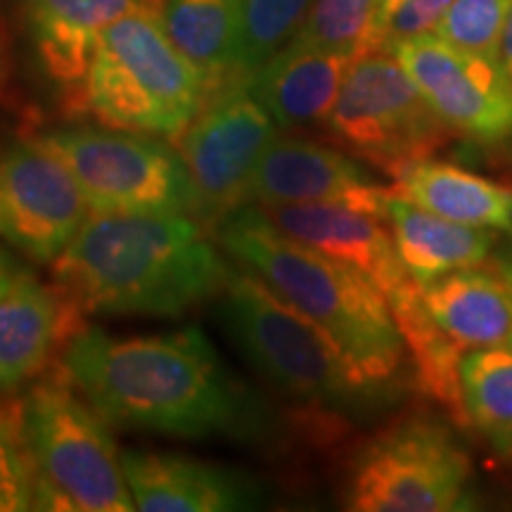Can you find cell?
Instances as JSON below:
<instances>
[{"instance_id": "cell-1", "label": "cell", "mask_w": 512, "mask_h": 512, "mask_svg": "<svg viewBox=\"0 0 512 512\" xmlns=\"http://www.w3.org/2000/svg\"><path fill=\"white\" fill-rule=\"evenodd\" d=\"M60 370L124 430L264 444L280 427L264 396L223 363L200 328L112 337L86 325L64 347Z\"/></svg>"}, {"instance_id": "cell-2", "label": "cell", "mask_w": 512, "mask_h": 512, "mask_svg": "<svg viewBox=\"0 0 512 512\" xmlns=\"http://www.w3.org/2000/svg\"><path fill=\"white\" fill-rule=\"evenodd\" d=\"M81 311L178 318L219 297L230 264L188 214H95L53 261Z\"/></svg>"}, {"instance_id": "cell-3", "label": "cell", "mask_w": 512, "mask_h": 512, "mask_svg": "<svg viewBox=\"0 0 512 512\" xmlns=\"http://www.w3.org/2000/svg\"><path fill=\"white\" fill-rule=\"evenodd\" d=\"M214 233L223 252L318 325L368 382L389 389L406 344L389 299L368 275L290 238L259 204L235 209Z\"/></svg>"}, {"instance_id": "cell-4", "label": "cell", "mask_w": 512, "mask_h": 512, "mask_svg": "<svg viewBox=\"0 0 512 512\" xmlns=\"http://www.w3.org/2000/svg\"><path fill=\"white\" fill-rule=\"evenodd\" d=\"M216 318L240 356L271 387L323 418L356 415L384 394L332 339L249 273L228 268Z\"/></svg>"}, {"instance_id": "cell-5", "label": "cell", "mask_w": 512, "mask_h": 512, "mask_svg": "<svg viewBox=\"0 0 512 512\" xmlns=\"http://www.w3.org/2000/svg\"><path fill=\"white\" fill-rule=\"evenodd\" d=\"M207 100V81L166 36L162 15L136 12L102 29L81 91V107L102 124L178 140Z\"/></svg>"}, {"instance_id": "cell-6", "label": "cell", "mask_w": 512, "mask_h": 512, "mask_svg": "<svg viewBox=\"0 0 512 512\" xmlns=\"http://www.w3.org/2000/svg\"><path fill=\"white\" fill-rule=\"evenodd\" d=\"M81 396L62 370L22 396L24 430L38 470L34 510H136L107 420Z\"/></svg>"}, {"instance_id": "cell-7", "label": "cell", "mask_w": 512, "mask_h": 512, "mask_svg": "<svg viewBox=\"0 0 512 512\" xmlns=\"http://www.w3.org/2000/svg\"><path fill=\"white\" fill-rule=\"evenodd\" d=\"M72 171L95 214H195L181 150L121 128L67 126L38 136Z\"/></svg>"}, {"instance_id": "cell-8", "label": "cell", "mask_w": 512, "mask_h": 512, "mask_svg": "<svg viewBox=\"0 0 512 512\" xmlns=\"http://www.w3.org/2000/svg\"><path fill=\"white\" fill-rule=\"evenodd\" d=\"M325 126L351 155L389 178L456 136L389 50H373L349 64Z\"/></svg>"}, {"instance_id": "cell-9", "label": "cell", "mask_w": 512, "mask_h": 512, "mask_svg": "<svg viewBox=\"0 0 512 512\" xmlns=\"http://www.w3.org/2000/svg\"><path fill=\"white\" fill-rule=\"evenodd\" d=\"M470 458L437 422L408 418L377 434L351 465L344 505L354 512L465 508Z\"/></svg>"}, {"instance_id": "cell-10", "label": "cell", "mask_w": 512, "mask_h": 512, "mask_svg": "<svg viewBox=\"0 0 512 512\" xmlns=\"http://www.w3.org/2000/svg\"><path fill=\"white\" fill-rule=\"evenodd\" d=\"M275 128L247 81L230 83L204 102L178 147L195 185V216L202 226L216 228L245 207L249 181L275 138Z\"/></svg>"}, {"instance_id": "cell-11", "label": "cell", "mask_w": 512, "mask_h": 512, "mask_svg": "<svg viewBox=\"0 0 512 512\" xmlns=\"http://www.w3.org/2000/svg\"><path fill=\"white\" fill-rule=\"evenodd\" d=\"M389 53L456 136L486 150L512 145V76L498 57L453 48L434 34L396 43Z\"/></svg>"}, {"instance_id": "cell-12", "label": "cell", "mask_w": 512, "mask_h": 512, "mask_svg": "<svg viewBox=\"0 0 512 512\" xmlns=\"http://www.w3.org/2000/svg\"><path fill=\"white\" fill-rule=\"evenodd\" d=\"M88 219L72 171L38 138L0 145V240L50 266Z\"/></svg>"}, {"instance_id": "cell-13", "label": "cell", "mask_w": 512, "mask_h": 512, "mask_svg": "<svg viewBox=\"0 0 512 512\" xmlns=\"http://www.w3.org/2000/svg\"><path fill=\"white\" fill-rule=\"evenodd\" d=\"M394 195L347 152L306 138L275 136L249 181V200L259 207L342 204L382 221Z\"/></svg>"}, {"instance_id": "cell-14", "label": "cell", "mask_w": 512, "mask_h": 512, "mask_svg": "<svg viewBox=\"0 0 512 512\" xmlns=\"http://www.w3.org/2000/svg\"><path fill=\"white\" fill-rule=\"evenodd\" d=\"M121 460L136 510L238 512L264 505V486L238 467L159 451H124Z\"/></svg>"}, {"instance_id": "cell-15", "label": "cell", "mask_w": 512, "mask_h": 512, "mask_svg": "<svg viewBox=\"0 0 512 512\" xmlns=\"http://www.w3.org/2000/svg\"><path fill=\"white\" fill-rule=\"evenodd\" d=\"M83 328L79 306L27 268L0 297V396L36 380Z\"/></svg>"}, {"instance_id": "cell-16", "label": "cell", "mask_w": 512, "mask_h": 512, "mask_svg": "<svg viewBox=\"0 0 512 512\" xmlns=\"http://www.w3.org/2000/svg\"><path fill=\"white\" fill-rule=\"evenodd\" d=\"M261 209L290 238L368 275L387 299L413 280L396 249L392 228L382 219L342 204H271Z\"/></svg>"}, {"instance_id": "cell-17", "label": "cell", "mask_w": 512, "mask_h": 512, "mask_svg": "<svg viewBox=\"0 0 512 512\" xmlns=\"http://www.w3.org/2000/svg\"><path fill=\"white\" fill-rule=\"evenodd\" d=\"M43 67L81 105V91L102 29L126 15H162L166 0H27Z\"/></svg>"}, {"instance_id": "cell-18", "label": "cell", "mask_w": 512, "mask_h": 512, "mask_svg": "<svg viewBox=\"0 0 512 512\" xmlns=\"http://www.w3.org/2000/svg\"><path fill=\"white\" fill-rule=\"evenodd\" d=\"M354 57L290 41L247 79L249 91L280 131L328 119Z\"/></svg>"}, {"instance_id": "cell-19", "label": "cell", "mask_w": 512, "mask_h": 512, "mask_svg": "<svg viewBox=\"0 0 512 512\" xmlns=\"http://www.w3.org/2000/svg\"><path fill=\"white\" fill-rule=\"evenodd\" d=\"M420 299L439 330L460 349L512 344V290L498 271L463 268L420 285Z\"/></svg>"}, {"instance_id": "cell-20", "label": "cell", "mask_w": 512, "mask_h": 512, "mask_svg": "<svg viewBox=\"0 0 512 512\" xmlns=\"http://www.w3.org/2000/svg\"><path fill=\"white\" fill-rule=\"evenodd\" d=\"M384 223L392 228L403 266L418 285H430L441 275L463 268L482 266L496 247V235L491 230L441 219L408 202L399 192L387 204Z\"/></svg>"}, {"instance_id": "cell-21", "label": "cell", "mask_w": 512, "mask_h": 512, "mask_svg": "<svg viewBox=\"0 0 512 512\" xmlns=\"http://www.w3.org/2000/svg\"><path fill=\"white\" fill-rule=\"evenodd\" d=\"M408 202L441 219L486 230H512V190L463 166L420 159L394 178Z\"/></svg>"}, {"instance_id": "cell-22", "label": "cell", "mask_w": 512, "mask_h": 512, "mask_svg": "<svg viewBox=\"0 0 512 512\" xmlns=\"http://www.w3.org/2000/svg\"><path fill=\"white\" fill-rule=\"evenodd\" d=\"M162 24L171 43L200 69L209 98L238 76L240 0H166Z\"/></svg>"}, {"instance_id": "cell-23", "label": "cell", "mask_w": 512, "mask_h": 512, "mask_svg": "<svg viewBox=\"0 0 512 512\" xmlns=\"http://www.w3.org/2000/svg\"><path fill=\"white\" fill-rule=\"evenodd\" d=\"M389 306H392L406 351L411 354L418 389L437 401L441 408H446L460 427H467L463 392H460V361L465 351L453 344L425 311L420 285L415 280L394 292L389 297Z\"/></svg>"}, {"instance_id": "cell-24", "label": "cell", "mask_w": 512, "mask_h": 512, "mask_svg": "<svg viewBox=\"0 0 512 512\" xmlns=\"http://www.w3.org/2000/svg\"><path fill=\"white\" fill-rule=\"evenodd\" d=\"M467 425L498 456L512 460V344L467 351L460 361Z\"/></svg>"}, {"instance_id": "cell-25", "label": "cell", "mask_w": 512, "mask_h": 512, "mask_svg": "<svg viewBox=\"0 0 512 512\" xmlns=\"http://www.w3.org/2000/svg\"><path fill=\"white\" fill-rule=\"evenodd\" d=\"M313 0H240L238 76L247 81L302 29Z\"/></svg>"}, {"instance_id": "cell-26", "label": "cell", "mask_w": 512, "mask_h": 512, "mask_svg": "<svg viewBox=\"0 0 512 512\" xmlns=\"http://www.w3.org/2000/svg\"><path fill=\"white\" fill-rule=\"evenodd\" d=\"M377 0H313L292 41L361 57L375 50Z\"/></svg>"}, {"instance_id": "cell-27", "label": "cell", "mask_w": 512, "mask_h": 512, "mask_svg": "<svg viewBox=\"0 0 512 512\" xmlns=\"http://www.w3.org/2000/svg\"><path fill=\"white\" fill-rule=\"evenodd\" d=\"M38 470L24 430L22 399L0 396V512L34 510Z\"/></svg>"}, {"instance_id": "cell-28", "label": "cell", "mask_w": 512, "mask_h": 512, "mask_svg": "<svg viewBox=\"0 0 512 512\" xmlns=\"http://www.w3.org/2000/svg\"><path fill=\"white\" fill-rule=\"evenodd\" d=\"M510 5L512 0H453L434 36L467 53L498 57Z\"/></svg>"}, {"instance_id": "cell-29", "label": "cell", "mask_w": 512, "mask_h": 512, "mask_svg": "<svg viewBox=\"0 0 512 512\" xmlns=\"http://www.w3.org/2000/svg\"><path fill=\"white\" fill-rule=\"evenodd\" d=\"M453 0H403L377 34V50H389L396 43L434 34L441 17Z\"/></svg>"}, {"instance_id": "cell-30", "label": "cell", "mask_w": 512, "mask_h": 512, "mask_svg": "<svg viewBox=\"0 0 512 512\" xmlns=\"http://www.w3.org/2000/svg\"><path fill=\"white\" fill-rule=\"evenodd\" d=\"M24 271H27V266L19 264L15 256H12L8 249L0 245V297H3V294L8 292L12 285H15V280Z\"/></svg>"}, {"instance_id": "cell-31", "label": "cell", "mask_w": 512, "mask_h": 512, "mask_svg": "<svg viewBox=\"0 0 512 512\" xmlns=\"http://www.w3.org/2000/svg\"><path fill=\"white\" fill-rule=\"evenodd\" d=\"M498 62H501V67L512 76V5H510L508 19H505L501 46H498Z\"/></svg>"}, {"instance_id": "cell-32", "label": "cell", "mask_w": 512, "mask_h": 512, "mask_svg": "<svg viewBox=\"0 0 512 512\" xmlns=\"http://www.w3.org/2000/svg\"><path fill=\"white\" fill-rule=\"evenodd\" d=\"M403 0H377V31H375V50H377V34H380L382 24L387 22L389 15L399 8Z\"/></svg>"}, {"instance_id": "cell-33", "label": "cell", "mask_w": 512, "mask_h": 512, "mask_svg": "<svg viewBox=\"0 0 512 512\" xmlns=\"http://www.w3.org/2000/svg\"><path fill=\"white\" fill-rule=\"evenodd\" d=\"M496 271L503 275V280L508 283V287L512 290V247L505 249L496 256Z\"/></svg>"}]
</instances>
